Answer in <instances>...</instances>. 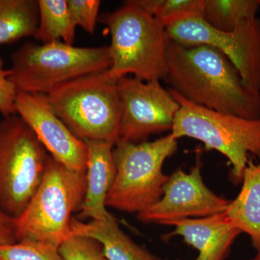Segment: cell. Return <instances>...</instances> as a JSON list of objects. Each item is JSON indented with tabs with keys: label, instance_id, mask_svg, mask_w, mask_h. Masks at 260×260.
Wrapping results in <instances>:
<instances>
[{
	"label": "cell",
	"instance_id": "7",
	"mask_svg": "<svg viewBox=\"0 0 260 260\" xmlns=\"http://www.w3.org/2000/svg\"><path fill=\"white\" fill-rule=\"evenodd\" d=\"M179 104L171 134L175 139L193 138L207 150H215L232 165V175L242 181L249 155L260 158V118L249 119L200 107L169 88Z\"/></svg>",
	"mask_w": 260,
	"mask_h": 260
},
{
	"label": "cell",
	"instance_id": "28",
	"mask_svg": "<svg viewBox=\"0 0 260 260\" xmlns=\"http://www.w3.org/2000/svg\"><path fill=\"white\" fill-rule=\"evenodd\" d=\"M177 260H179V259H177Z\"/></svg>",
	"mask_w": 260,
	"mask_h": 260
},
{
	"label": "cell",
	"instance_id": "1",
	"mask_svg": "<svg viewBox=\"0 0 260 260\" xmlns=\"http://www.w3.org/2000/svg\"><path fill=\"white\" fill-rule=\"evenodd\" d=\"M165 80L196 105L246 118H260V92L243 81L232 61L209 45H183L169 39Z\"/></svg>",
	"mask_w": 260,
	"mask_h": 260
},
{
	"label": "cell",
	"instance_id": "8",
	"mask_svg": "<svg viewBox=\"0 0 260 260\" xmlns=\"http://www.w3.org/2000/svg\"><path fill=\"white\" fill-rule=\"evenodd\" d=\"M49 155L20 116L0 120V210L10 218H18L35 194Z\"/></svg>",
	"mask_w": 260,
	"mask_h": 260
},
{
	"label": "cell",
	"instance_id": "4",
	"mask_svg": "<svg viewBox=\"0 0 260 260\" xmlns=\"http://www.w3.org/2000/svg\"><path fill=\"white\" fill-rule=\"evenodd\" d=\"M10 79L18 93L48 95L54 89L112 66L109 48L77 47L62 42H28L11 54Z\"/></svg>",
	"mask_w": 260,
	"mask_h": 260
},
{
	"label": "cell",
	"instance_id": "24",
	"mask_svg": "<svg viewBox=\"0 0 260 260\" xmlns=\"http://www.w3.org/2000/svg\"><path fill=\"white\" fill-rule=\"evenodd\" d=\"M10 75V69H5L4 61L0 57V113L3 117L17 115L15 102L18 92Z\"/></svg>",
	"mask_w": 260,
	"mask_h": 260
},
{
	"label": "cell",
	"instance_id": "6",
	"mask_svg": "<svg viewBox=\"0 0 260 260\" xmlns=\"http://www.w3.org/2000/svg\"><path fill=\"white\" fill-rule=\"evenodd\" d=\"M171 133L153 141L116 142L113 148L116 175L107 207L129 213H140L161 198L169 176L164 162L177 150Z\"/></svg>",
	"mask_w": 260,
	"mask_h": 260
},
{
	"label": "cell",
	"instance_id": "3",
	"mask_svg": "<svg viewBox=\"0 0 260 260\" xmlns=\"http://www.w3.org/2000/svg\"><path fill=\"white\" fill-rule=\"evenodd\" d=\"M85 191V172L70 169L49 155L40 185L14 220L17 241L44 243L59 249L71 236L73 214L81 208Z\"/></svg>",
	"mask_w": 260,
	"mask_h": 260
},
{
	"label": "cell",
	"instance_id": "16",
	"mask_svg": "<svg viewBox=\"0 0 260 260\" xmlns=\"http://www.w3.org/2000/svg\"><path fill=\"white\" fill-rule=\"evenodd\" d=\"M225 212L234 225L249 235L253 246L260 250V158L257 162H248L242 189Z\"/></svg>",
	"mask_w": 260,
	"mask_h": 260
},
{
	"label": "cell",
	"instance_id": "26",
	"mask_svg": "<svg viewBox=\"0 0 260 260\" xmlns=\"http://www.w3.org/2000/svg\"><path fill=\"white\" fill-rule=\"evenodd\" d=\"M250 260H260V250H258L257 254H256V256Z\"/></svg>",
	"mask_w": 260,
	"mask_h": 260
},
{
	"label": "cell",
	"instance_id": "21",
	"mask_svg": "<svg viewBox=\"0 0 260 260\" xmlns=\"http://www.w3.org/2000/svg\"><path fill=\"white\" fill-rule=\"evenodd\" d=\"M0 260H63L59 249L44 243L22 241L0 246Z\"/></svg>",
	"mask_w": 260,
	"mask_h": 260
},
{
	"label": "cell",
	"instance_id": "13",
	"mask_svg": "<svg viewBox=\"0 0 260 260\" xmlns=\"http://www.w3.org/2000/svg\"><path fill=\"white\" fill-rule=\"evenodd\" d=\"M174 231L168 237L180 236L196 249L194 260H222L242 232L234 225L226 212L203 218H186L171 222Z\"/></svg>",
	"mask_w": 260,
	"mask_h": 260
},
{
	"label": "cell",
	"instance_id": "12",
	"mask_svg": "<svg viewBox=\"0 0 260 260\" xmlns=\"http://www.w3.org/2000/svg\"><path fill=\"white\" fill-rule=\"evenodd\" d=\"M17 115L32 129L49 155L67 167L85 172L87 148L51 109L47 95L18 93Z\"/></svg>",
	"mask_w": 260,
	"mask_h": 260
},
{
	"label": "cell",
	"instance_id": "23",
	"mask_svg": "<svg viewBox=\"0 0 260 260\" xmlns=\"http://www.w3.org/2000/svg\"><path fill=\"white\" fill-rule=\"evenodd\" d=\"M72 16L77 26L93 34L99 20V0H68Z\"/></svg>",
	"mask_w": 260,
	"mask_h": 260
},
{
	"label": "cell",
	"instance_id": "11",
	"mask_svg": "<svg viewBox=\"0 0 260 260\" xmlns=\"http://www.w3.org/2000/svg\"><path fill=\"white\" fill-rule=\"evenodd\" d=\"M201 162L197 160L190 172L178 170L162 189L161 198L148 209L137 214L144 223L168 225L176 220L203 218L225 211L230 201L210 190L201 174Z\"/></svg>",
	"mask_w": 260,
	"mask_h": 260
},
{
	"label": "cell",
	"instance_id": "27",
	"mask_svg": "<svg viewBox=\"0 0 260 260\" xmlns=\"http://www.w3.org/2000/svg\"><path fill=\"white\" fill-rule=\"evenodd\" d=\"M160 260H169V259H160Z\"/></svg>",
	"mask_w": 260,
	"mask_h": 260
},
{
	"label": "cell",
	"instance_id": "2",
	"mask_svg": "<svg viewBox=\"0 0 260 260\" xmlns=\"http://www.w3.org/2000/svg\"><path fill=\"white\" fill-rule=\"evenodd\" d=\"M99 20L107 25L112 37V66L107 71L111 79L118 82L133 75L146 82L165 80L169 38L156 19L127 0Z\"/></svg>",
	"mask_w": 260,
	"mask_h": 260
},
{
	"label": "cell",
	"instance_id": "18",
	"mask_svg": "<svg viewBox=\"0 0 260 260\" xmlns=\"http://www.w3.org/2000/svg\"><path fill=\"white\" fill-rule=\"evenodd\" d=\"M39 20L34 38L42 44L62 42L73 45L75 24L68 0H38Z\"/></svg>",
	"mask_w": 260,
	"mask_h": 260
},
{
	"label": "cell",
	"instance_id": "14",
	"mask_svg": "<svg viewBox=\"0 0 260 260\" xmlns=\"http://www.w3.org/2000/svg\"><path fill=\"white\" fill-rule=\"evenodd\" d=\"M84 142L87 148L86 191L79 216L99 220L107 218L111 214L106 203L115 179L116 167L113 155L114 145L99 140Z\"/></svg>",
	"mask_w": 260,
	"mask_h": 260
},
{
	"label": "cell",
	"instance_id": "15",
	"mask_svg": "<svg viewBox=\"0 0 260 260\" xmlns=\"http://www.w3.org/2000/svg\"><path fill=\"white\" fill-rule=\"evenodd\" d=\"M71 235L94 239L102 245L107 260H160L143 246L133 242L119 228L112 214L107 218L83 223L73 218Z\"/></svg>",
	"mask_w": 260,
	"mask_h": 260
},
{
	"label": "cell",
	"instance_id": "9",
	"mask_svg": "<svg viewBox=\"0 0 260 260\" xmlns=\"http://www.w3.org/2000/svg\"><path fill=\"white\" fill-rule=\"evenodd\" d=\"M169 40L183 45H209L226 56L251 90L260 92V18L243 20L234 30L220 31L203 18L188 19L166 28Z\"/></svg>",
	"mask_w": 260,
	"mask_h": 260
},
{
	"label": "cell",
	"instance_id": "19",
	"mask_svg": "<svg viewBox=\"0 0 260 260\" xmlns=\"http://www.w3.org/2000/svg\"><path fill=\"white\" fill-rule=\"evenodd\" d=\"M259 10L260 0H204L203 18L213 28L229 32Z\"/></svg>",
	"mask_w": 260,
	"mask_h": 260
},
{
	"label": "cell",
	"instance_id": "25",
	"mask_svg": "<svg viewBox=\"0 0 260 260\" xmlns=\"http://www.w3.org/2000/svg\"><path fill=\"white\" fill-rule=\"evenodd\" d=\"M17 242L14 219L10 218L0 210V246Z\"/></svg>",
	"mask_w": 260,
	"mask_h": 260
},
{
	"label": "cell",
	"instance_id": "10",
	"mask_svg": "<svg viewBox=\"0 0 260 260\" xmlns=\"http://www.w3.org/2000/svg\"><path fill=\"white\" fill-rule=\"evenodd\" d=\"M120 119L119 140L146 141L150 135L172 131L179 104L159 80L146 82L134 77L118 80Z\"/></svg>",
	"mask_w": 260,
	"mask_h": 260
},
{
	"label": "cell",
	"instance_id": "5",
	"mask_svg": "<svg viewBox=\"0 0 260 260\" xmlns=\"http://www.w3.org/2000/svg\"><path fill=\"white\" fill-rule=\"evenodd\" d=\"M47 95L51 109L77 138L114 145L119 140L117 81L107 71L72 80Z\"/></svg>",
	"mask_w": 260,
	"mask_h": 260
},
{
	"label": "cell",
	"instance_id": "20",
	"mask_svg": "<svg viewBox=\"0 0 260 260\" xmlns=\"http://www.w3.org/2000/svg\"><path fill=\"white\" fill-rule=\"evenodd\" d=\"M204 0H159L154 18L165 28L188 19L203 18Z\"/></svg>",
	"mask_w": 260,
	"mask_h": 260
},
{
	"label": "cell",
	"instance_id": "17",
	"mask_svg": "<svg viewBox=\"0 0 260 260\" xmlns=\"http://www.w3.org/2000/svg\"><path fill=\"white\" fill-rule=\"evenodd\" d=\"M39 20L37 0H0V45L34 37Z\"/></svg>",
	"mask_w": 260,
	"mask_h": 260
},
{
	"label": "cell",
	"instance_id": "22",
	"mask_svg": "<svg viewBox=\"0 0 260 260\" xmlns=\"http://www.w3.org/2000/svg\"><path fill=\"white\" fill-rule=\"evenodd\" d=\"M58 249L63 260H107L102 245L83 236H70Z\"/></svg>",
	"mask_w": 260,
	"mask_h": 260
}]
</instances>
